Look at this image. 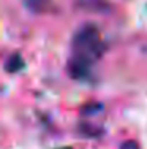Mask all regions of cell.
<instances>
[{
	"mask_svg": "<svg viewBox=\"0 0 147 149\" xmlns=\"http://www.w3.org/2000/svg\"><path fill=\"white\" fill-rule=\"evenodd\" d=\"M104 45L97 26L86 24L76 30L71 40V56L68 59V73L75 79H86L90 76L93 65L103 56Z\"/></svg>",
	"mask_w": 147,
	"mask_h": 149,
	"instance_id": "1",
	"label": "cell"
},
{
	"mask_svg": "<svg viewBox=\"0 0 147 149\" xmlns=\"http://www.w3.org/2000/svg\"><path fill=\"white\" fill-rule=\"evenodd\" d=\"M22 68H24V60H22V57H21V54L14 52V54H11L8 59H6V62H5V72H8V73H17V72H21Z\"/></svg>",
	"mask_w": 147,
	"mask_h": 149,
	"instance_id": "2",
	"label": "cell"
},
{
	"mask_svg": "<svg viewBox=\"0 0 147 149\" xmlns=\"http://www.w3.org/2000/svg\"><path fill=\"white\" fill-rule=\"evenodd\" d=\"M24 6L33 15H40L48 10L49 0H24Z\"/></svg>",
	"mask_w": 147,
	"mask_h": 149,
	"instance_id": "3",
	"label": "cell"
},
{
	"mask_svg": "<svg viewBox=\"0 0 147 149\" xmlns=\"http://www.w3.org/2000/svg\"><path fill=\"white\" fill-rule=\"evenodd\" d=\"M78 5L87 11H103L106 8V0H78Z\"/></svg>",
	"mask_w": 147,
	"mask_h": 149,
	"instance_id": "4",
	"label": "cell"
},
{
	"mask_svg": "<svg viewBox=\"0 0 147 149\" xmlns=\"http://www.w3.org/2000/svg\"><path fill=\"white\" fill-rule=\"evenodd\" d=\"M120 149H139V146H138V143H136V141L128 140V141H125V143L122 144Z\"/></svg>",
	"mask_w": 147,
	"mask_h": 149,
	"instance_id": "5",
	"label": "cell"
},
{
	"mask_svg": "<svg viewBox=\"0 0 147 149\" xmlns=\"http://www.w3.org/2000/svg\"><path fill=\"white\" fill-rule=\"evenodd\" d=\"M57 149H71V148H68V146H66V148H57Z\"/></svg>",
	"mask_w": 147,
	"mask_h": 149,
	"instance_id": "6",
	"label": "cell"
}]
</instances>
